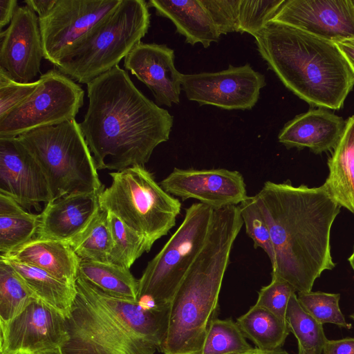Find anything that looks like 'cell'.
<instances>
[{"instance_id":"ee69618b","label":"cell","mask_w":354,"mask_h":354,"mask_svg":"<svg viewBox=\"0 0 354 354\" xmlns=\"http://www.w3.org/2000/svg\"><path fill=\"white\" fill-rule=\"evenodd\" d=\"M297 354H315L313 352L309 351L304 348L301 345L298 344V353Z\"/></svg>"},{"instance_id":"ab89813d","label":"cell","mask_w":354,"mask_h":354,"mask_svg":"<svg viewBox=\"0 0 354 354\" xmlns=\"http://www.w3.org/2000/svg\"><path fill=\"white\" fill-rule=\"evenodd\" d=\"M18 7L17 0H0L1 32L5 26L10 24Z\"/></svg>"},{"instance_id":"bcb514c9","label":"cell","mask_w":354,"mask_h":354,"mask_svg":"<svg viewBox=\"0 0 354 354\" xmlns=\"http://www.w3.org/2000/svg\"><path fill=\"white\" fill-rule=\"evenodd\" d=\"M348 261L352 269L354 270V246H353V252L348 257Z\"/></svg>"},{"instance_id":"603a6c76","label":"cell","mask_w":354,"mask_h":354,"mask_svg":"<svg viewBox=\"0 0 354 354\" xmlns=\"http://www.w3.org/2000/svg\"><path fill=\"white\" fill-rule=\"evenodd\" d=\"M328 160V175L321 187L341 207L354 214V115Z\"/></svg>"},{"instance_id":"d590c367","label":"cell","mask_w":354,"mask_h":354,"mask_svg":"<svg viewBox=\"0 0 354 354\" xmlns=\"http://www.w3.org/2000/svg\"><path fill=\"white\" fill-rule=\"evenodd\" d=\"M296 292L286 281L272 276L271 282L259 292L254 305L262 307L286 320V313L291 295Z\"/></svg>"},{"instance_id":"cb8c5ba5","label":"cell","mask_w":354,"mask_h":354,"mask_svg":"<svg viewBox=\"0 0 354 354\" xmlns=\"http://www.w3.org/2000/svg\"><path fill=\"white\" fill-rule=\"evenodd\" d=\"M32 291L37 299L68 317L76 295L75 285L65 283L35 266L0 255Z\"/></svg>"},{"instance_id":"7402d4cb","label":"cell","mask_w":354,"mask_h":354,"mask_svg":"<svg viewBox=\"0 0 354 354\" xmlns=\"http://www.w3.org/2000/svg\"><path fill=\"white\" fill-rule=\"evenodd\" d=\"M147 5L158 16L170 19L187 44L201 43L208 48L220 39L221 34L201 0H150Z\"/></svg>"},{"instance_id":"7dc6e473","label":"cell","mask_w":354,"mask_h":354,"mask_svg":"<svg viewBox=\"0 0 354 354\" xmlns=\"http://www.w3.org/2000/svg\"><path fill=\"white\" fill-rule=\"evenodd\" d=\"M39 354H64L61 349H57L54 351H50L47 352H44Z\"/></svg>"},{"instance_id":"836d02e7","label":"cell","mask_w":354,"mask_h":354,"mask_svg":"<svg viewBox=\"0 0 354 354\" xmlns=\"http://www.w3.org/2000/svg\"><path fill=\"white\" fill-rule=\"evenodd\" d=\"M286 0H239L238 32L254 36L275 16Z\"/></svg>"},{"instance_id":"4dcf8cb0","label":"cell","mask_w":354,"mask_h":354,"mask_svg":"<svg viewBox=\"0 0 354 354\" xmlns=\"http://www.w3.org/2000/svg\"><path fill=\"white\" fill-rule=\"evenodd\" d=\"M113 245L109 262L130 269L145 252H149L145 239L127 226L115 214L109 212Z\"/></svg>"},{"instance_id":"7a4b0ae2","label":"cell","mask_w":354,"mask_h":354,"mask_svg":"<svg viewBox=\"0 0 354 354\" xmlns=\"http://www.w3.org/2000/svg\"><path fill=\"white\" fill-rule=\"evenodd\" d=\"M254 197L274 247L271 275L295 292L311 291L323 272L335 267L330 232L342 207L321 186L266 181Z\"/></svg>"},{"instance_id":"d6a6232c","label":"cell","mask_w":354,"mask_h":354,"mask_svg":"<svg viewBox=\"0 0 354 354\" xmlns=\"http://www.w3.org/2000/svg\"><path fill=\"white\" fill-rule=\"evenodd\" d=\"M297 299L303 308L320 324L330 323L350 329L352 325L346 322L339 301L340 295L321 291L298 292Z\"/></svg>"},{"instance_id":"9c48e42d","label":"cell","mask_w":354,"mask_h":354,"mask_svg":"<svg viewBox=\"0 0 354 354\" xmlns=\"http://www.w3.org/2000/svg\"><path fill=\"white\" fill-rule=\"evenodd\" d=\"M213 213L212 207L201 203L185 209L183 222L138 279V299L147 297L158 308L169 307L207 240Z\"/></svg>"},{"instance_id":"6da1fadb","label":"cell","mask_w":354,"mask_h":354,"mask_svg":"<svg viewBox=\"0 0 354 354\" xmlns=\"http://www.w3.org/2000/svg\"><path fill=\"white\" fill-rule=\"evenodd\" d=\"M86 85L88 106L80 126L97 169L144 166L155 148L169 140L173 116L118 66Z\"/></svg>"},{"instance_id":"e575fe53","label":"cell","mask_w":354,"mask_h":354,"mask_svg":"<svg viewBox=\"0 0 354 354\" xmlns=\"http://www.w3.org/2000/svg\"><path fill=\"white\" fill-rule=\"evenodd\" d=\"M245 232L255 248H261L267 254L272 267L274 265L275 254L268 225L259 209L254 196H248L239 205Z\"/></svg>"},{"instance_id":"d4e9b609","label":"cell","mask_w":354,"mask_h":354,"mask_svg":"<svg viewBox=\"0 0 354 354\" xmlns=\"http://www.w3.org/2000/svg\"><path fill=\"white\" fill-rule=\"evenodd\" d=\"M40 214L27 212L11 197L0 193V252L6 254L35 238Z\"/></svg>"},{"instance_id":"c3c4849f","label":"cell","mask_w":354,"mask_h":354,"mask_svg":"<svg viewBox=\"0 0 354 354\" xmlns=\"http://www.w3.org/2000/svg\"><path fill=\"white\" fill-rule=\"evenodd\" d=\"M350 317L354 321V313H352L351 315H350Z\"/></svg>"},{"instance_id":"7c38bea8","label":"cell","mask_w":354,"mask_h":354,"mask_svg":"<svg viewBox=\"0 0 354 354\" xmlns=\"http://www.w3.org/2000/svg\"><path fill=\"white\" fill-rule=\"evenodd\" d=\"M265 76L245 64L214 73L183 74L182 89L189 100L227 110H250L257 102Z\"/></svg>"},{"instance_id":"ba28073f","label":"cell","mask_w":354,"mask_h":354,"mask_svg":"<svg viewBox=\"0 0 354 354\" xmlns=\"http://www.w3.org/2000/svg\"><path fill=\"white\" fill-rule=\"evenodd\" d=\"M109 175L111 185L98 196L100 208L142 235L149 252L153 243L176 225L181 209L180 201L167 193L142 165Z\"/></svg>"},{"instance_id":"484cf974","label":"cell","mask_w":354,"mask_h":354,"mask_svg":"<svg viewBox=\"0 0 354 354\" xmlns=\"http://www.w3.org/2000/svg\"><path fill=\"white\" fill-rule=\"evenodd\" d=\"M77 277L109 295L138 301V279L124 267L81 259Z\"/></svg>"},{"instance_id":"44dd1931","label":"cell","mask_w":354,"mask_h":354,"mask_svg":"<svg viewBox=\"0 0 354 354\" xmlns=\"http://www.w3.org/2000/svg\"><path fill=\"white\" fill-rule=\"evenodd\" d=\"M1 255L35 266L65 283L75 285L81 259L66 242L36 236Z\"/></svg>"},{"instance_id":"8d00e7d4","label":"cell","mask_w":354,"mask_h":354,"mask_svg":"<svg viewBox=\"0 0 354 354\" xmlns=\"http://www.w3.org/2000/svg\"><path fill=\"white\" fill-rule=\"evenodd\" d=\"M39 83V78L29 83L17 82L0 68V118L29 97Z\"/></svg>"},{"instance_id":"7bdbcfd3","label":"cell","mask_w":354,"mask_h":354,"mask_svg":"<svg viewBox=\"0 0 354 354\" xmlns=\"http://www.w3.org/2000/svg\"><path fill=\"white\" fill-rule=\"evenodd\" d=\"M259 354H289L288 352H286L284 350H282L281 348L272 350V351H259Z\"/></svg>"},{"instance_id":"ffe728a7","label":"cell","mask_w":354,"mask_h":354,"mask_svg":"<svg viewBox=\"0 0 354 354\" xmlns=\"http://www.w3.org/2000/svg\"><path fill=\"white\" fill-rule=\"evenodd\" d=\"M344 119L319 108L296 115L278 135L279 142L287 148H308L315 153L334 149L343 135Z\"/></svg>"},{"instance_id":"5bb4252c","label":"cell","mask_w":354,"mask_h":354,"mask_svg":"<svg viewBox=\"0 0 354 354\" xmlns=\"http://www.w3.org/2000/svg\"><path fill=\"white\" fill-rule=\"evenodd\" d=\"M270 22L338 43L354 39L353 0H286Z\"/></svg>"},{"instance_id":"d6986e66","label":"cell","mask_w":354,"mask_h":354,"mask_svg":"<svg viewBox=\"0 0 354 354\" xmlns=\"http://www.w3.org/2000/svg\"><path fill=\"white\" fill-rule=\"evenodd\" d=\"M98 194H73L46 203L37 236L69 243L88 225L100 209Z\"/></svg>"},{"instance_id":"3957f363","label":"cell","mask_w":354,"mask_h":354,"mask_svg":"<svg viewBox=\"0 0 354 354\" xmlns=\"http://www.w3.org/2000/svg\"><path fill=\"white\" fill-rule=\"evenodd\" d=\"M64 354H155L165 339L169 307L146 309L77 277Z\"/></svg>"},{"instance_id":"2e32d148","label":"cell","mask_w":354,"mask_h":354,"mask_svg":"<svg viewBox=\"0 0 354 354\" xmlns=\"http://www.w3.org/2000/svg\"><path fill=\"white\" fill-rule=\"evenodd\" d=\"M0 193L28 210L51 200L42 169L17 138H0Z\"/></svg>"},{"instance_id":"e0dca14e","label":"cell","mask_w":354,"mask_h":354,"mask_svg":"<svg viewBox=\"0 0 354 354\" xmlns=\"http://www.w3.org/2000/svg\"><path fill=\"white\" fill-rule=\"evenodd\" d=\"M43 57L39 17L28 6H19L0 32V68L14 80L29 83L40 73Z\"/></svg>"},{"instance_id":"b9f144b4","label":"cell","mask_w":354,"mask_h":354,"mask_svg":"<svg viewBox=\"0 0 354 354\" xmlns=\"http://www.w3.org/2000/svg\"><path fill=\"white\" fill-rule=\"evenodd\" d=\"M354 73V39L335 43Z\"/></svg>"},{"instance_id":"f6af8a7d","label":"cell","mask_w":354,"mask_h":354,"mask_svg":"<svg viewBox=\"0 0 354 354\" xmlns=\"http://www.w3.org/2000/svg\"><path fill=\"white\" fill-rule=\"evenodd\" d=\"M259 350L257 348H253L249 351L242 352V353H231V354H259Z\"/></svg>"},{"instance_id":"5b68a950","label":"cell","mask_w":354,"mask_h":354,"mask_svg":"<svg viewBox=\"0 0 354 354\" xmlns=\"http://www.w3.org/2000/svg\"><path fill=\"white\" fill-rule=\"evenodd\" d=\"M254 37L268 68L294 94L320 108L343 106L354 73L335 43L274 22Z\"/></svg>"},{"instance_id":"30bf717a","label":"cell","mask_w":354,"mask_h":354,"mask_svg":"<svg viewBox=\"0 0 354 354\" xmlns=\"http://www.w3.org/2000/svg\"><path fill=\"white\" fill-rule=\"evenodd\" d=\"M39 80L29 97L0 118V138H17L75 119L84 104L82 87L57 69L48 71Z\"/></svg>"},{"instance_id":"8992f818","label":"cell","mask_w":354,"mask_h":354,"mask_svg":"<svg viewBox=\"0 0 354 354\" xmlns=\"http://www.w3.org/2000/svg\"><path fill=\"white\" fill-rule=\"evenodd\" d=\"M150 26L144 0H122L55 66L75 82L87 84L118 66L141 41Z\"/></svg>"},{"instance_id":"4316f807","label":"cell","mask_w":354,"mask_h":354,"mask_svg":"<svg viewBox=\"0 0 354 354\" xmlns=\"http://www.w3.org/2000/svg\"><path fill=\"white\" fill-rule=\"evenodd\" d=\"M236 322L245 338L261 351L281 348L290 332L286 320L256 305Z\"/></svg>"},{"instance_id":"4fadbf2b","label":"cell","mask_w":354,"mask_h":354,"mask_svg":"<svg viewBox=\"0 0 354 354\" xmlns=\"http://www.w3.org/2000/svg\"><path fill=\"white\" fill-rule=\"evenodd\" d=\"M68 339L66 318L39 299L0 324V354H39L61 349Z\"/></svg>"},{"instance_id":"9a60e30c","label":"cell","mask_w":354,"mask_h":354,"mask_svg":"<svg viewBox=\"0 0 354 354\" xmlns=\"http://www.w3.org/2000/svg\"><path fill=\"white\" fill-rule=\"evenodd\" d=\"M159 184L172 196L196 199L214 209L237 205L248 196L242 174L226 169L176 167Z\"/></svg>"},{"instance_id":"f1b7e54d","label":"cell","mask_w":354,"mask_h":354,"mask_svg":"<svg viewBox=\"0 0 354 354\" xmlns=\"http://www.w3.org/2000/svg\"><path fill=\"white\" fill-rule=\"evenodd\" d=\"M286 322L299 345L315 354H322L328 341L323 324L317 322L301 306L294 292L288 301Z\"/></svg>"},{"instance_id":"681fc988","label":"cell","mask_w":354,"mask_h":354,"mask_svg":"<svg viewBox=\"0 0 354 354\" xmlns=\"http://www.w3.org/2000/svg\"><path fill=\"white\" fill-rule=\"evenodd\" d=\"M353 3H354V0H353Z\"/></svg>"},{"instance_id":"277c9868","label":"cell","mask_w":354,"mask_h":354,"mask_svg":"<svg viewBox=\"0 0 354 354\" xmlns=\"http://www.w3.org/2000/svg\"><path fill=\"white\" fill-rule=\"evenodd\" d=\"M243 225L239 206L214 209L207 240L169 304L167 330L160 348L163 354H200Z\"/></svg>"},{"instance_id":"f546056e","label":"cell","mask_w":354,"mask_h":354,"mask_svg":"<svg viewBox=\"0 0 354 354\" xmlns=\"http://www.w3.org/2000/svg\"><path fill=\"white\" fill-rule=\"evenodd\" d=\"M35 299L13 268L0 259V324L17 317Z\"/></svg>"},{"instance_id":"ac0fdd59","label":"cell","mask_w":354,"mask_h":354,"mask_svg":"<svg viewBox=\"0 0 354 354\" xmlns=\"http://www.w3.org/2000/svg\"><path fill=\"white\" fill-rule=\"evenodd\" d=\"M174 51L165 44L138 43L124 66L152 92L157 105L179 104L182 75L174 65Z\"/></svg>"},{"instance_id":"8fae6325","label":"cell","mask_w":354,"mask_h":354,"mask_svg":"<svg viewBox=\"0 0 354 354\" xmlns=\"http://www.w3.org/2000/svg\"><path fill=\"white\" fill-rule=\"evenodd\" d=\"M122 0H57L39 18L44 58L56 66L73 46Z\"/></svg>"},{"instance_id":"83f0119b","label":"cell","mask_w":354,"mask_h":354,"mask_svg":"<svg viewBox=\"0 0 354 354\" xmlns=\"http://www.w3.org/2000/svg\"><path fill=\"white\" fill-rule=\"evenodd\" d=\"M68 244L82 260L109 262L113 245L109 212L100 207L86 228Z\"/></svg>"},{"instance_id":"60d3db41","label":"cell","mask_w":354,"mask_h":354,"mask_svg":"<svg viewBox=\"0 0 354 354\" xmlns=\"http://www.w3.org/2000/svg\"><path fill=\"white\" fill-rule=\"evenodd\" d=\"M57 0H25L24 3L36 14L38 17L46 15L54 6Z\"/></svg>"},{"instance_id":"74e56055","label":"cell","mask_w":354,"mask_h":354,"mask_svg":"<svg viewBox=\"0 0 354 354\" xmlns=\"http://www.w3.org/2000/svg\"><path fill=\"white\" fill-rule=\"evenodd\" d=\"M221 35L238 32L239 0H201Z\"/></svg>"},{"instance_id":"52a82bcc","label":"cell","mask_w":354,"mask_h":354,"mask_svg":"<svg viewBox=\"0 0 354 354\" xmlns=\"http://www.w3.org/2000/svg\"><path fill=\"white\" fill-rule=\"evenodd\" d=\"M17 138L42 169L50 201L73 194H100L104 189L80 123L75 119L38 128Z\"/></svg>"},{"instance_id":"f35d334b","label":"cell","mask_w":354,"mask_h":354,"mask_svg":"<svg viewBox=\"0 0 354 354\" xmlns=\"http://www.w3.org/2000/svg\"><path fill=\"white\" fill-rule=\"evenodd\" d=\"M323 354H354V337H346L326 342Z\"/></svg>"},{"instance_id":"1f68e13d","label":"cell","mask_w":354,"mask_h":354,"mask_svg":"<svg viewBox=\"0 0 354 354\" xmlns=\"http://www.w3.org/2000/svg\"><path fill=\"white\" fill-rule=\"evenodd\" d=\"M253 348L236 322L214 319L209 326L200 354H231Z\"/></svg>"}]
</instances>
